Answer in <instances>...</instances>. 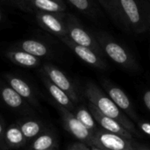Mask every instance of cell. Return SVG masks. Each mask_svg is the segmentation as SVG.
Instances as JSON below:
<instances>
[{"instance_id":"9c48e42d","label":"cell","mask_w":150,"mask_h":150,"mask_svg":"<svg viewBox=\"0 0 150 150\" xmlns=\"http://www.w3.org/2000/svg\"><path fill=\"white\" fill-rule=\"evenodd\" d=\"M60 39L85 63L99 69H105L107 68V64L105 61V58L91 48L76 44L67 36L62 37Z\"/></svg>"},{"instance_id":"2e32d148","label":"cell","mask_w":150,"mask_h":150,"mask_svg":"<svg viewBox=\"0 0 150 150\" xmlns=\"http://www.w3.org/2000/svg\"><path fill=\"white\" fill-rule=\"evenodd\" d=\"M58 148V141L53 131L46 130L32 142L30 150H47Z\"/></svg>"},{"instance_id":"8fae6325","label":"cell","mask_w":150,"mask_h":150,"mask_svg":"<svg viewBox=\"0 0 150 150\" xmlns=\"http://www.w3.org/2000/svg\"><path fill=\"white\" fill-rule=\"evenodd\" d=\"M36 19L43 29L52 34L58 36L59 38L67 35L65 20L62 18L61 14L38 11L36 14Z\"/></svg>"},{"instance_id":"5b68a950","label":"cell","mask_w":150,"mask_h":150,"mask_svg":"<svg viewBox=\"0 0 150 150\" xmlns=\"http://www.w3.org/2000/svg\"><path fill=\"white\" fill-rule=\"evenodd\" d=\"M58 109L62 120V124L65 129L76 139H77L80 142H83L89 147L92 146V140H93V134L90 132L75 116V114L59 105H56Z\"/></svg>"},{"instance_id":"7402d4cb","label":"cell","mask_w":150,"mask_h":150,"mask_svg":"<svg viewBox=\"0 0 150 150\" xmlns=\"http://www.w3.org/2000/svg\"><path fill=\"white\" fill-rule=\"evenodd\" d=\"M101 4L106 9L107 11L110 12L111 16L115 18L117 21L120 22L124 25L123 18L121 16V11L120 8L119 0H98Z\"/></svg>"},{"instance_id":"ffe728a7","label":"cell","mask_w":150,"mask_h":150,"mask_svg":"<svg viewBox=\"0 0 150 150\" xmlns=\"http://www.w3.org/2000/svg\"><path fill=\"white\" fill-rule=\"evenodd\" d=\"M2 100L12 109H21L25 105V100L11 86H3L0 89Z\"/></svg>"},{"instance_id":"d6986e66","label":"cell","mask_w":150,"mask_h":150,"mask_svg":"<svg viewBox=\"0 0 150 150\" xmlns=\"http://www.w3.org/2000/svg\"><path fill=\"white\" fill-rule=\"evenodd\" d=\"M17 124L27 141L36 138L38 135L47 130L45 129L44 124L36 120H25L19 121Z\"/></svg>"},{"instance_id":"ac0fdd59","label":"cell","mask_w":150,"mask_h":150,"mask_svg":"<svg viewBox=\"0 0 150 150\" xmlns=\"http://www.w3.org/2000/svg\"><path fill=\"white\" fill-rule=\"evenodd\" d=\"M39 11L61 14L66 10L63 0H26Z\"/></svg>"},{"instance_id":"cb8c5ba5","label":"cell","mask_w":150,"mask_h":150,"mask_svg":"<svg viewBox=\"0 0 150 150\" xmlns=\"http://www.w3.org/2000/svg\"><path fill=\"white\" fill-rule=\"evenodd\" d=\"M137 124L141 129L142 132H143L144 134L149 135L150 137V122L145 120H138Z\"/></svg>"},{"instance_id":"30bf717a","label":"cell","mask_w":150,"mask_h":150,"mask_svg":"<svg viewBox=\"0 0 150 150\" xmlns=\"http://www.w3.org/2000/svg\"><path fill=\"white\" fill-rule=\"evenodd\" d=\"M88 108L91 111V114L93 115L96 122L101 127V128L105 131H107L112 134H118L128 141L131 142H135L134 139V135L127 131L120 122L115 120L114 119H112L110 117H107L101 113L94 105H92L91 103L88 105Z\"/></svg>"},{"instance_id":"484cf974","label":"cell","mask_w":150,"mask_h":150,"mask_svg":"<svg viewBox=\"0 0 150 150\" xmlns=\"http://www.w3.org/2000/svg\"><path fill=\"white\" fill-rule=\"evenodd\" d=\"M143 103L147 109L150 111V90L147 91L143 94Z\"/></svg>"},{"instance_id":"6da1fadb","label":"cell","mask_w":150,"mask_h":150,"mask_svg":"<svg viewBox=\"0 0 150 150\" xmlns=\"http://www.w3.org/2000/svg\"><path fill=\"white\" fill-rule=\"evenodd\" d=\"M84 95L92 105L104 115L120 122L134 136H140L134 122L115 105V103L96 83L88 82L84 87Z\"/></svg>"},{"instance_id":"4316f807","label":"cell","mask_w":150,"mask_h":150,"mask_svg":"<svg viewBox=\"0 0 150 150\" xmlns=\"http://www.w3.org/2000/svg\"><path fill=\"white\" fill-rule=\"evenodd\" d=\"M5 128L4 127V124L3 121L0 119V145L3 146L4 145V133Z\"/></svg>"},{"instance_id":"277c9868","label":"cell","mask_w":150,"mask_h":150,"mask_svg":"<svg viewBox=\"0 0 150 150\" xmlns=\"http://www.w3.org/2000/svg\"><path fill=\"white\" fill-rule=\"evenodd\" d=\"M65 24L67 28V37L70 39L76 44L87 47L97 52L98 54L104 57V53L99 46L94 34H91L79 21L72 16L68 15L65 18Z\"/></svg>"},{"instance_id":"5bb4252c","label":"cell","mask_w":150,"mask_h":150,"mask_svg":"<svg viewBox=\"0 0 150 150\" xmlns=\"http://www.w3.org/2000/svg\"><path fill=\"white\" fill-rule=\"evenodd\" d=\"M27 140L18 124H11L4 133V145L9 149H19L25 145Z\"/></svg>"},{"instance_id":"4dcf8cb0","label":"cell","mask_w":150,"mask_h":150,"mask_svg":"<svg viewBox=\"0 0 150 150\" xmlns=\"http://www.w3.org/2000/svg\"><path fill=\"white\" fill-rule=\"evenodd\" d=\"M47 150H58V148H54V149H47Z\"/></svg>"},{"instance_id":"3957f363","label":"cell","mask_w":150,"mask_h":150,"mask_svg":"<svg viewBox=\"0 0 150 150\" xmlns=\"http://www.w3.org/2000/svg\"><path fill=\"white\" fill-rule=\"evenodd\" d=\"M124 25L135 33L146 32L150 25L147 13L137 0H119Z\"/></svg>"},{"instance_id":"d4e9b609","label":"cell","mask_w":150,"mask_h":150,"mask_svg":"<svg viewBox=\"0 0 150 150\" xmlns=\"http://www.w3.org/2000/svg\"><path fill=\"white\" fill-rule=\"evenodd\" d=\"M68 150H91V148L88 145L79 142H76V143L71 144L69 147Z\"/></svg>"},{"instance_id":"9a60e30c","label":"cell","mask_w":150,"mask_h":150,"mask_svg":"<svg viewBox=\"0 0 150 150\" xmlns=\"http://www.w3.org/2000/svg\"><path fill=\"white\" fill-rule=\"evenodd\" d=\"M6 56L14 64L25 68H34L40 64V58L20 49L8 51Z\"/></svg>"},{"instance_id":"4fadbf2b","label":"cell","mask_w":150,"mask_h":150,"mask_svg":"<svg viewBox=\"0 0 150 150\" xmlns=\"http://www.w3.org/2000/svg\"><path fill=\"white\" fill-rule=\"evenodd\" d=\"M5 78L9 83V86H11L15 91H17L26 102L30 103L31 105H33V106L39 107V102L35 98L34 93L32 91L31 86L25 82L24 81L22 78L16 76L14 75H6Z\"/></svg>"},{"instance_id":"7a4b0ae2","label":"cell","mask_w":150,"mask_h":150,"mask_svg":"<svg viewBox=\"0 0 150 150\" xmlns=\"http://www.w3.org/2000/svg\"><path fill=\"white\" fill-rule=\"evenodd\" d=\"M104 54L108 56L116 64L128 70H136L137 62L131 53L121 44L105 33H97L94 34Z\"/></svg>"},{"instance_id":"603a6c76","label":"cell","mask_w":150,"mask_h":150,"mask_svg":"<svg viewBox=\"0 0 150 150\" xmlns=\"http://www.w3.org/2000/svg\"><path fill=\"white\" fill-rule=\"evenodd\" d=\"M76 9L80 11H89L91 9V0H68Z\"/></svg>"},{"instance_id":"8992f818","label":"cell","mask_w":150,"mask_h":150,"mask_svg":"<svg viewBox=\"0 0 150 150\" xmlns=\"http://www.w3.org/2000/svg\"><path fill=\"white\" fill-rule=\"evenodd\" d=\"M134 142L118 134L98 129L93 134L92 146L103 150H136Z\"/></svg>"},{"instance_id":"83f0119b","label":"cell","mask_w":150,"mask_h":150,"mask_svg":"<svg viewBox=\"0 0 150 150\" xmlns=\"http://www.w3.org/2000/svg\"><path fill=\"white\" fill-rule=\"evenodd\" d=\"M134 147H135V149L136 150H150V148L145 146V145H142L139 142H134Z\"/></svg>"},{"instance_id":"e0dca14e","label":"cell","mask_w":150,"mask_h":150,"mask_svg":"<svg viewBox=\"0 0 150 150\" xmlns=\"http://www.w3.org/2000/svg\"><path fill=\"white\" fill-rule=\"evenodd\" d=\"M18 47L20 50H23L38 58L45 57L50 53L47 46L42 41L37 40L29 39L22 40L21 42L18 43Z\"/></svg>"},{"instance_id":"52a82bcc","label":"cell","mask_w":150,"mask_h":150,"mask_svg":"<svg viewBox=\"0 0 150 150\" xmlns=\"http://www.w3.org/2000/svg\"><path fill=\"white\" fill-rule=\"evenodd\" d=\"M101 84L105 93L109 96V98L115 103V105L132 120L137 122L139 118L137 113L134 108V105L128 98V96L125 93V91L113 84L107 79H103L101 81Z\"/></svg>"},{"instance_id":"f546056e","label":"cell","mask_w":150,"mask_h":150,"mask_svg":"<svg viewBox=\"0 0 150 150\" xmlns=\"http://www.w3.org/2000/svg\"><path fill=\"white\" fill-rule=\"evenodd\" d=\"M2 18H3V15H2V12L0 11V23L2 22Z\"/></svg>"},{"instance_id":"44dd1931","label":"cell","mask_w":150,"mask_h":150,"mask_svg":"<svg viewBox=\"0 0 150 150\" xmlns=\"http://www.w3.org/2000/svg\"><path fill=\"white\" fill-rule=\"evenodd\" d=\"M76 112H75V116L76 117V119L90 131L93 134L98 130V127H97V122L93 117V115L91 114V111L89 110V108L85 107V106H79L76 109H75Z\"/></svg>"},{"instance_id":"ba28073f","label":"cell","mask_w":150,"mask_h":150,"mask_svg":"<svg viewBox=\"0 0 150 150\" xmlns=\"http://www.w3.org/2000/svg\"><path fill=\"white\" fill-rule=\"evenodd\" d=\"M43 74L57 87L62 89L70 98L74 104L79 102L80 98L77 89L74 83L61 69L52 64H45L43 66Z\"/></svg>"},{"instance_id":"f1b7e54d","label":"cell","mask_w":150,"mask_h":150,"mask_svg":"<svg viewBox=\"0 0 150 150\" xmlns=\"http://www.w3.org/2000/svg\"><path fill=\"white\" fill-rule=\"evenodd\" d=\"M90 148H91V150H103L98 149V148H96V147H94V146H91V147H90Z\"/></svg>"},{"instance_id":"7c38bea8","label":"cell","mask_w":150,"mask_h":150,"mask_svg":"<svg viewBox=\"0 0 150 150\" xmlns=\"http://www.w3.org/2000/svg\"><path fill=\"white\" fill-rule=\"evenodd\" d=\"M41 79H42V82H43L47 91H48L49 95L52 97V98L55 102L56 105L62 106V107L73 112V111H75V109H76L75 104L70 99V98L67 95V93L64 92L59 87H57L54 83H53L44 74H43Z\"/></svg>"}]
</instances>
